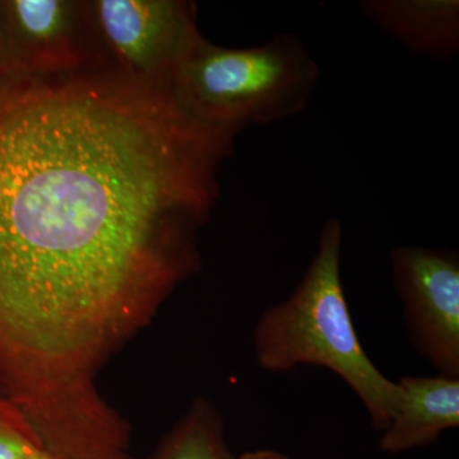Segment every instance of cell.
<instances>
[{
	"label": "cell",
	"mask_w": 459,
	"mask_h": 459,
	"mask_svg": "<svg viewBox=\"0 0 459 459\" xmlns=\"http://www.w3.org/2000/svg\"><path fill=\"white\" fill-rule=\"evenodd\" d=\"M32 446L41 444L21 411L0 409V459H22Z\"/></svg>",
	"instance_id": "obj_10"
},
{
	"label": "cell",
	"mask_w": 459,
	"mask_h": 459,
	"mask_svg": "<svg viewBox=\"0 0 459 459\" xmlns=\"http://www.w3.org/2000/svg\"><path fill=\"white\" fill-rule=\"evenodd\" d=\"M319 80L318 63L291 33L244 49L199 33L172 69L170 89L195 119L241 132L303 113Z\"/></svg>",
	"instance_id": "obj_3"
},
{
	"label": "cell",
	"mask_w": 459,
	"mask_h": 459,
	"mask_svg": "<svg viewBox=\"0 0 459 459\" xmlns=\"http://www.w3.org/2000/svg\"><path fill=\"white\" fill-rule=\"evenodd\" d=\"M400 402L379 448L389 455L425 448L459 427V377H401Z\"/></svg>",
	"instance_id": "obj_7"
},
{
	"label": "cell",
	"mask_w": 459,
	"mask_h": 459,
	"mask_svg": "<svg viewBox=\"0 0 459 459\" xmlns=\"http://www.w3.org/2000/svg\"><path fill=\"white\" fill-rule=\"evenodd\" d=\"M237 135L117 71L0 89V379L42 439L113 421L96 377L198 271Z\"/></svg>",
	"instance_id": "obj_1"
},
{
	"label": "cell",
	"mask_w": 459,
	"mask_h": 459,
	"mask_svg": "<svg viewBox=\"0 0 459 459\" xmlns=\"http://www.w3.org/2000/svg\"><path fill=\"white\" fill-rule=\"evenodd\" d=\"M362 17L411 53L448 62L459 50L458 0H362Z\"/></svg>",
	"instance_id": "obj_8"
},
{
	"label": "cell",
	"mask_w": 459,
	"mask_h": 459,
	"mask_svg": "<svg viewBox=\"0 0 459 459\" xmlns=\"http://www.w3.org/2000/svg\"><path fill=\"white\" fill-rule=\"evenodd\" d=\"M11 44L9 68L18 81L83 72L90 33H96L90 2L12 0L3 4Z\"/></svg>",
	"instance_id": "obj_6"
},
{
	"label": "cell",
	"mask_w": 459,
	"mask_h": 459,
	"mask_svg": "<svg viewBox=\"0 0 459 459\" xmlns=\"http://www.w3.org/2000/svg\"><path fill=\"white\" fill-rule=\"evenodd\" d=\"M342 243V222L327 220L303 279L256 323L255 358L270 373L305 365L332 371L355 392L382 433L397 410L400 389L370 360L356 333L341 276Z\"/></svg>",
	"instance_id": "obj_2"
},
{
	"label": "cell",
	"mask_w": 459,
	"mask_h": 459,
	"mask_svg": "<svg viewBox=\"0 0 459 459\" xmlns=\"http://www.w3.org/2000/svg\"><path fill=\"white\" fill-rule=\"evenodd\" d=\"M232 458L221 415L210 401L197 398L150 459Z\"/></svg>",
	"instance_id": "obj_9"
},
{
	"label": "cell",
	"mask_w": 459,
	"mask_h": 459,
	"mask_svg": "<svg viewBox=\"0 0 459 459\" xmlns=\"http://www.w3.org/2000/svg\"><path fill=\"white\" fill-rule=\"evenodd\" d=\"M22 459H59L54 457L49 452L45 451L41 446H32L31 448L27 449L25 455Z\"/></svg>",
	"instance_id": "obj_12"
},
{
	"label": "cell",
	"mask_w": 459,
	"mask_h": 459,
	"mask_svg": "<svg viewBox=\"0 0 459 459\" xmlns=\"http://www.w3.org/2000/svg\"><path fill=\"white\" fill-rule=\"evenodd\" d=\"M232 459H290L282 452L276 449L262 448L255 449V451H247L241 455H234Z\"/></svg>",
	"instance_id": "obj_11"
},
{
	"label": "cell",
	"mask_w": 459,
	"mask_h": 459,
	"mask_svg": "<svg viewBox=\"0 0 459 459\" xmlns=\"http://www.w3.org/2000/svg\"><path fill=\"white\" fill-rule=\"evenodd\" d=\"M389 263L413 349L437 374L459 377L457 253L398 247Z\"/></svg>",
	"instance_id": "obj_5"
},
{
	"label": "cell",
	"mask_w": 459,
	"mask_h": 459,
	"mask_svg": "<svg viewBox=\"0 0 459 459\" xmlns=\"http://www.w3.org/2000/svg\"><path fill=\"white\" fill-rule=\"evenodd\" d=\"M98 36L124 77L170 84L172 69L199 35L197 7L183 0H95Z\"/></svg>",
	"instance_id": "obj_4"
}]
</instances>
